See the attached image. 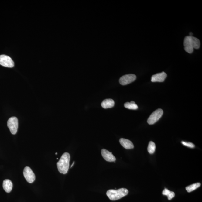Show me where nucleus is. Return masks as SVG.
<instances>
[{"label": "nucleus", "mask_w": 202, "mask_h": 202, "mask_svg": "<svg viewBox=\"0 0 202 202\" xmlns=\"http://www.w3.org/2000/svg\"><path fill=\"white\" fill-rule=\"evenodd\" d=\"M70 158L69 153H64L57 163L58 170L61 173L66 174L67 173L69 167Z\"/></svg>", "instance_id": "f03ea898"}, {"label": "nucleus", "mask_w": 202, "mask_h": 202, "mask_svg": "<svg viewBox=\"0 0 202 202\" xmlns=\"http://www.w3.org/2000/svg\"><path fill=\"white\" fill-rule=\"evenodd\" d=\"M163 195H166L168 197V200H172L175 196V193L173 192L170 191L167 189H165L163 192Z\"/></svg>", "instance_id": "2eb2a0df"}, {"label": "nucleus", "mask_w": 202, "mask_h": 202, "mask_svg": "<svg viewBox=\"0 0 202 202\" xmlns=\"http://www.w3.org/2000/svg\"><path fill=\"white\" fill-rule=\"evenodd\" d=\"M156 146L155 143L152 141L149 142L148 148V152L150 154H153L156 151Z\"/></svg>", "instance_id": "f3484780"}, {"label": "nucleus", "mask_w": 202, "mask_h": 202, "mask_svg": "<svg viewBox=\"0 0 202 202\" xmlns=\"http://www.w3.org/2000/svg\"><path fill=\"white\" fill-rule=\"evenodd\" d=\"M192 35H193V33H192V32H190V36H192Z\"/></svg>", "instance_id": "6ab92c4d"}, {"label": "nucleus", "mask_w": 202, "mask_h": 202, "mask_svg": "<svg viewBox=\"0 0 202 202\" xmlns=\"http://www.w3.org/2000/svg\"><path fill=\"white\" fill-rule=\"evenodd\" d=\"M101 154L103 158L106 161L111 162L116 161V158L112 153L104 149L101 150Z\"/></svg>", "instance_id": "1a4fd4ad"}, {"label": "nucleus", "mask_w": 202, "mask_h": 202, "mask_svg": "<svg viewBox=\"0 0 202 202\" xmlns=\"http://www.w3.org/2000/svg\"><path fill=\"white\" fill-rule=\"evenodd\" d=\"M57 154V153H56V154Z\"/></svg>", "instance_id": "412c9836"}, {"label": "nucleus", "mask_w": 202, "mask_h": 202, "mask_svg": "<svg viewBox=\"0 0 202 202\" xmlns=\"http://www.w3.org/2000/svg\"><path fill=\"white\" fill-rule=\"evenodd\" d=\"M182 143L183 145H185V146L189 147L190 148H195V145L193 143H190V142H187L184 141H182Z\"/></svg>", "instance_id": "a211bd4d"}, {"label": "nucleus", "mask_w": 202, "mask_h": 202, "mask_svg": "<svg viewBox=\"0 0 202 202\" xmlns=\"http://www.w3.org/2000/svg\"><path fill=\"white\" fill-rule=\"evenodd\" d=\"M13 184L12 182L9 179H5L3 183L4 190L7 193H9L12 190Z\"/></svg>", "instance_id": "f8f14e48"}, {"label": "nucleus", "mask_w": 202, "mask_h": 202, "mask_svg": "<svg viewBox=\"0 0 202 202\" xmlns=\"http://www.w3.org/2000/svg\"><path fill=\"white\" fill-rule=\"evenodd\" d=\"M119 142L122 146L126 149H132L134 148L133 144L130 140L124 138H121Z\"/></svg>", "instance_id": "9b49d317"}, {"label": "nucleus", "mask_w": 202, "mask_h": 202, "mask_svg": "<svg viewBox=\"0 0 202 202\" xmlns=\"http://www.w3.org/2000/svg\"><path fill=\"white\" fill-rule=\"evenodd\" d=\"M18 119L16 117H12L9 118L7 122V126L12 135H15L18 128Z\"/></svg>", "instance_id": "20e7f679"}, {"label": "nucleus", "mask_w": 202, "mask_h": 202, "mask_svg": "<svg viewBox=\"0 0 202 202\" xmlns=\"http://www.w3.org/2000/svg\"><path fill=\"white\" fill-rule=\"evenodd\" d=\"M124 107L127 109L132 110H136L138 108V106L135 104V102L132 101H131V102L125 103Z\"/></svg>", "instance_id": "4468645a"}, {"label": "nucleus", "mask_w": 202, "mask_h": 202, "mask_svg": "<svg viewBox=\"0 0 202 202\" xmlns=\"http://www.w3.org/2000/svg\"><path fill=\"white\" fill-rule=\"evenodd\" d=\"M136 79V76L134 74H127L121 77L119 82L121 85H125L134 82Z\"/></svg>", "instance_id": "0eeeda50"}, {"label": "nucleus", "mask_w": 202, "mask_h": 202, "mask_svg": "<svg viewBox=\"0 0 202 202\" xmlns=\"http://www.w3.org/2000/svg\"><path fill=\"white\" fill-rule=\"evenodd\" d=\"M74 163H75V162H74L73 163H72V166H71V167H72V166H73V165H74Z\"/></svg>", "instance_id": "aec40b11"}, {"label": "nucleus", "mask_w": 202, "mask_h": 202, "mask_svg": "<svg viewBox=\"0 0 202 202\" xmlns=\"http://www.w3.org/2000/svg\"><path fill=\"white\" fill-rule=\"evenodd\" d=\"M184 46L185 51L189 54H192L194 49H198L200 48V42L198 38L189 36L185 37Z\"/></svg>", "instance_id": "f257e3e1"}, {"label": "nucleus", "mask_w": 202, "mask_h": 202, "mask_svg": "<svg viewBox=\"0 0 202 202\" xmlns=\"http://www.w3.org/2000/svg\"><path fill=\"white\" fill-rule=\"evenodd\" d=\"M128 193L127 189L122 188L118 190H110L106 192V195L110 200L115 201L126 196Z\"/></svg>", "instance_id": "7ed1b4c3"}, {"label": "nucleus", "mask_w": 202, "mask_h": 202, "mask_svg": "<svg viewBox=\"0 0 202 202\" xmlns=\"http://www.w3.org/2000/svg\"><path fill=\"white\" fill-rule=\"evenodd\" d=\"M163 114V111L162 109H159L156 110L153 112L150 116L148 119V123L150 125L156 123V122L159 120L162 116Z\"/></svg>", "instance_id": "39448f33"}, {"label": "nucleus", "mask_w": 202, "mask_h": 202, "mask_svg": "<svg viewBox=\"0 0 202 202\" xmlns=\"http://www.w3.org/2000/svg\"><path fill=\"white\" fill-rule=\"evenodd\" d=\"M115 102L111 99H106L104 100L101 103V106L104 109L111 108L114 106Z\"/></svg>", "instance_id": "ddd939ff"}, {"label": "nucleus", "mask_w": 202, "mask_h": 202, "mask_svg": "<svg viewBox=\"0 0 202 202\" xmlns=\"http://www.w3.org/2000/svg\"><path fill=\"white\" fill-rule=\"evenodd\" d=\"M201 186V183H197L192 184V185L186 187V189L187 192H190L193 191L197 188H198Z\"/></svg>", "instance_id": "dca6fc26"}, {"label": "nucleus", "mask_w": 202, "mask_h": 202, "mask_svg": "<svg viewBox=\"0 0 202 202\" xmlns=\"http://www.w3.org/2000/svg\"><path fill=\"white\" fill-rule=\"evenodd\" d=\"M0 65L6 67L12 68L14 66V63L9 56L1 55H0Z\"/></svg>", "instance_id": "423d86ee"}, {"label": "nucleus", "mask_w": 202, "mask_h": 202, "mask_svg": "<svg viewBox=\"0 0 202 202\" xmlns=\"http://www.w3.org/2000/svg\"><path fill=\"white\" fill-rule=\"evenodd\" d=\"M23 175L26 180L29 183H32L35 181V174L29 167H26L25 168L23 171Z\"/></svg>", "instance_id": "6e6552de"}, {"label": "nucleus", "mask_w": 202, "mask_h": 202, "mask_svg": "<svg viewBox=\"0 0 202 202\" xmlns=\"http://www.w3.org/2000/svg\"><path fill=\"white\" fill-rule=\"evenodd\" d=\"M167 77V74L164 72L156 74L152 76L151 81L152 82H163L164 81Z\"/></svg>", "instance_id": "9d476101"}]
</instances>
